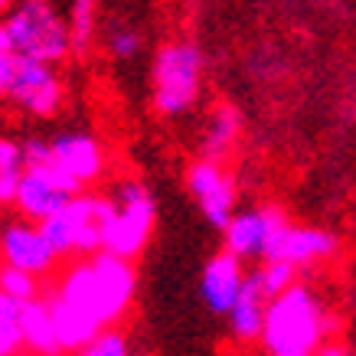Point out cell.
Wrapping results in <instances>:
<instances>
[{
  "instance_id": "6da1fadb",
  "label": "cell",
  "mask_w": 356,
  "mask_h": 356,
  "mask_svg": "<svg viewBox=\"0 0 356 356\" xmlns=\"http://www.w3.org/2000/svg\"><path fill=\"white\" fill-rule=\"evenodd\" d=\"M134 291H138L134 261L115 259L108 252L72 261L46 298L63 353L76 356L98 334L115 330V324H121V317L131 311Z\"/></svg>"
},
{
  "instance_id": "7a4b0ae2",
  "label": "cell",
  "mask_w": 356,
  "mask_h": 356,
  "mask_svg": "<svg viewBox=\"0 0 356 356\" xmlns=\"http://www.w3.org/2000/svg\"><path fill=\"white\" fill-rule=\"evenodd\" d=\"M330 334L334 317L324 298L311 284L298 281L281 298L268 301L259 343L265 356H317L321 346L330 343Z\"/></svg>"
},
{
  "instance_id": "3957f363",
  "label": "cell",
  "mask_w": 356,
  "mask_h": 356,
  "mask_svg": "<svg viewBox=\"0 0 356 356\" xmlns=\"http://www.w3.org/2000/svg\"><path fill=\"white\" fill-rule=\"evenodd\" d=\"M26 167H53L76 193H88V186L102 180L108 167L105 144L92 131H63L56 138L23 140Z\"/></svg>"
},
{
  "instance_id": "277c9868",
  "label": "cell",
  "mask_w": 356,
  "mask_h": 356,
  "mask_svg": "<svg viewBox=\"0 0 356 356\" xmlns=\"http://www.w3.org/2000/svg\"><path fill=\"white\" fill-rule=\"evenodd\" d=\"M203 92V53L190 40H170L154 53L151 102L157 115L177 118L200 102Z\"/></svg>"
},
{
  "instance_id": "5b68a950",
  "label": "cell",
  "mask_w": 356,
  "mask_h": 356,
  "mask_svg": "<svg viewBox=\"0 0 356 356\" xmlns=\"http://www.w3.org/2000/svg\"><path fill=\"white\" fill-rule=\"evenodd\" d=\"M111 219V196L102 193H79L43 222V232L56 255H76L92 259L105 248V229Z\"/></svg>"
},
{
  "instance_id": "8992f818",
  "label": "cell",
  "mask_w": 356,
  "mask_h": 356,
  "mask_svg": "<svg viewBox=\"0 0 356 356\" xmlns=\"http://www.w3.org/2000/svg\"><path fill=\"white\" fill-rule=\"evenodd\" d=\"M0 23H3V33H7L17 59L56 65L72 53L65 17L56 13L53 3H43V0L20 3V7H13Z\"/></svg>"
},
{
  "instance_id": "52a82bcc",
  "label": "cell",
  "mask_w": 356,
  "mask_h": 356,
  "mask_svg": "<svg viewBox=\"0 0 356 356\" xmlns=\"http://www.w3.org/2000/svg\"><path fill=\"white\" fill-rule=\"evenodd\" d=\"M157 222V200L140 180H124L111 196V219L105 229V248L115 259L134 261L147 248Z\"/></svg>"
},
{
  "instance_id": "ba28073f",
  "label": "cell",
  "mask_w": 356,
  "mask_h": 356,
  "mask_svg": "<svg viewBox=\"0 0 356 356\" xmlns=\"http://www.w3.org/2000/svg\"><path fill=\"white\" fill-rule=\"evenodd\" d=\"M186 190L196 200L206 222L216 229H226L229 219L236 216V180L222 167V161H200L190 163L186 170Z\"/></svg>"
},
{
  "instance_id": "9c48e42d",
  "label": "cell",
  "mask_w": 356,
  "mask_h": 356,
  "mask_svg": "<svg viewBox=\"0 0 356 356\" xmlns=\"http://www.w3.org/2000/svg\"><path fill=\"white\" fill-rule=\"evenodd\" d=\"M7 102H13L17 108L33 115V118H53L65 102V82L56 72V65L20 59Z\"/></svg>"
},
{
  "instance_id": "30bf717a",
  "label": "cell",
  "mask_w": 356,
  "mask_h": 356,
  "mask_svg": "<svg viewBox=\"0 0 356 356\" xmlns=\"http://www.w3.org/2000/svg\"><path fill=\"white\" fill-rule=\"evenodd\" d=\"M0 265L26 271L33 278H43V275H53L56 271L59 255H56V248L49 245L46 232L36 222L13 219L0 232Z\"/></svg>"
},
{
  "instance_id": "8fae6325",
  "label": "cell",
  "mask_w": 356,
  "mask_h": 356,
  "mask_svg": "<svg viewBox=\"0 0 356 356\" xmlns=\"http://www.w3.org/2000/svg\"><path fill=\"white\" fill-rule=\"evenodd\" d=\"M288 226V216L278 206H252L229 219L222 229V248L232 252L236 259H265L268 245L275 242L281 229Z\"/></svg>"
},
{
  "instance_id": "7c38bea8",
  "label": "cell",
  "mask_w": 356,
  "mask_h": 356,
  "mask_svg": "<svg viewBox=\"0 0 356 356\" xmlns=\"http://www.w3.org/2000/svg\"><path fill=\"white\" fill-rule=\"evenodd\" d=\"M72 196H79L72 186L65 184L63 177L53 167H26L13 200V209L20 213V219L43 226L49 216H56Z\"/></svg>"
},
{
  "instance_id": "4fadbf2b",
  "label": "cell",
  "mask_w": 356,
  "mask_h": 356,
  "mask_svg": "<svg viewBox=\"0 0 356 356\" xmlns=\"http://www.w3.org/2000/svg\"><path fill=\"white\" fill-rule=\"evenodd\" d=\"M334 255H337L334 232L317 226H291L288 222L268 245L265 261H281V265H288L294 271H304V268H314V265H324Z\"/></svg>"
},
{
  "instance_id": "5bb4252c",
  "label": "cell",
  "mask_w": 356,
  "mask_h": 356,
  "mask_svg": "<svg viewBox=\"0 0 356 356\" xmlns=\"http://www.w3.org/2000/svg\"><path fill=\"white\" fill-rule=\"evenodd\" d=\"M248 271L242 265V259H236L232 252H216L213 259L203 265V275H200V294H203L206 307L213 314H229L232 304L238 301V294L245 288Z\"/></svg>"
},
{
  "instance_id": "9a60e30c",
  "label": "cell",
  "mask_w": 356,
  "mask_h": 356,
  "mask_svg": "<svg viewBox=\"0 0 356 356\" xmlns=\"http://www.w3.org/2000/svg\"><path fill=\"white\" fill-rule=\"evenodd\" d=\"M20 334H23V346H26L33 356H59L63 353L59 337H56L53 311H49L46 298H40V301H33V304L23 307Z\"/></svg>"
},
{
  "instance_id": "2e32d148",
  "label": "cell",
  "mask_w": 356,
  "mask_h": 356,
  "mask_svg": "<svg viewBox=\"0 0 356 356\" xmlns=\"http://www.w3.org/2000/svg\"><path fill=\"white\" fill-rule=\"evenodd\" d=\"M265 311H268V298L261 294V288L252 281V275H248L238 301L232 304V311L226 314L229 327H232V337H236V340H245V343L248 340H259L261 327H265Z\"/></svg>"
},
{
  "instance_id": "e0dca14e",
  "label": "cell",
  "mask_w": 356,
  "mask_h": 356,
  "mask_svg": "<svg viewBox=\"0 0 356 356\" xmlns=\"http://www.w3.org/2000/svg\"><path fill=\"white\" fill-rule=\"evenodd\" d=\"M238 134H242V115H238V108L216 105L203 131V157L206 161H222L236 147Z\"/></svg>"
},
{
  "instance_id": "ac0fdd59",
  "label": "cell",
  "mask_w": 356,
  "mask_h": 356,
  "mask_svg": "<svg viewBox=\"0 0 356 356\" xmlns=\"http://www.w3.org/2000/svg\"><path fill=\"white\" fill-rule=\"evenodd\" d=\"M26 173V154H23V140L17 138H0V206H13L20 180Z\"/></svg>"
},
{
  "instance_id": "d6986e66",
  "label": "cell",
  "mask_w": 356,
  "mask_h": 356,
  "mask_svg": "<svg viewBox=\"0 0 356 356\" xmlns=\"http://www.w3.org/2000/svg\"><path fill=\"white\" fill-rule=\"evenodd\" d=\"M65 26H69V46L72 53H88V46L95 43L98 36V10L92 0H79L69 7V17H65Z\"/></svg>"
},
{
  "instance_id": "ffe728a7",
  "label": "cell",
  "mask_w": 356,
  "mask_h": 356,
  "mask_svg": "<svg viewBox=\"0 0 356 356\" xmlns=\"http://www.w3.org/2000/svg\"><path fill=\"white\" fill-rule=\"evenodd\" d=\"M0 294L10 298L13 304H20V307H26V304L43 298V291H40V278H33V275H26V271L7 268V265H0Z\"/></svg>"
},
{
  "instance_id": "44dd1931",
  "label": "cell",
  "mask_w": 356,
  "mask_h": 356,
  "mask_svg": "<svg viewBox=\"0 0 356 356\" xmlns=\"http://www.w3.org/2000/svg\"><path fill=\"white\" fill-rule=\"evenodd\" d=\"M252 281L259 284L261 294H265L268 301H275V298H281L288 288L298 284V271L288 268V265H281V261H261V268L252 271Z\"/></svg>"
},
{
  "instance_id": "7402d4cb",
  "label": "cell",
  "mask_w": 356,
  "mask_h": 356,
  "mask_svg": "<svg viewBox=\"0 0 356 356\" xmlns=\"http://www.w3.org/2000/svg\"><path fill=\"white\" fill-rule=\"evenodd\" d=\"M20 314H23L20 304H13L10 298L0 294V356H10V353H20L23 350Z\"/></svg>"
},
{
  "instance_id": "603a6c76",
  "label": "cell",
  "mask_w": 356,
  "mask_h": 356,
  "mask_svg": "<svg viewBox=\"0 0 356 356\" xmlns=\"http://www.w3.org/2000/svg\"><path fill=\"white\" fill-rule=\"evenodd\" d=\"M105 46H108V53L115 59H131V56L140 53V33L131 23H115L105 33Z\"/></svg>"
},
{
  "instance_id": "cb8c5ba5",
  "label": "cell",
  "mask_w": 356,
  "mask_h": 356,
  "mask_svg": "<svg viewBox=\"0 0 356 356\" xmlns=\"http://www.w3.org/2000/svg\"><path fill=\"white\" fill-rule=\"evenodd\" d=\"M76 356H131V343H128V337L115 327V330L98 334L95 340H92L86 350H79Z\"/></svg>"
},
{
  "instance_id": "d4e9b609",
  "label": "cell",
  "mask_w": 356,
  "mask_h": 356,
  "mask_svg": "<svg viewBox=\"0 0 356 356\" xmlns=\"http://www.w3.org/2000/svg\"><path fill=\"white\" fill-rule=\"evenodd\" d=\"M17 53H13L10 40L3 33V23H0V98L10 95V82H13V72H17Z\"/></svg>"
},
{
  "instance_id": "484cf974",
  "label": "cell",
  "mask_w": 356,
  "mask_h": 356,
  "mask_svg": "<svg viewBox=\"0 0 356 356\" xmlns=\"http://www.w3.org/2000/svg\"><path fill=\"white\" fill-rule=\"evenodd\" d=\"M317 356H353V353H350V350H346L343 343H337V340H330L327 346H321V350H317Z\"/></svg>"
},
{
  "instance_id": "4316f807",
  "label": "cell",
  "mask_w": 356,
  "mask_h": 356,
  "mask_svg": "<svg viewBox=\"0 0 356 356\" xmlns=\"http://www.w3.org/2000/svg\"><path fill=\"white\" fill-rule=\"evenodd\" d=\"M10 356H20V353H10Z\"/></svg>"
},
{
  "instance_id": "83f0119b",
  "label": "cell",
  "mask_w": 356,
  "mask_h": 356,
  "mask_svg": "<svg viewBox=\"0 0 356 356\" xmlns=\"http://www.w3.org/2000/svg\"><path fill=\"white\" fill-rule=\"evenodd\" d=\"M0 232H3V226H0Z\"/></svg>"
}]
</instances>
